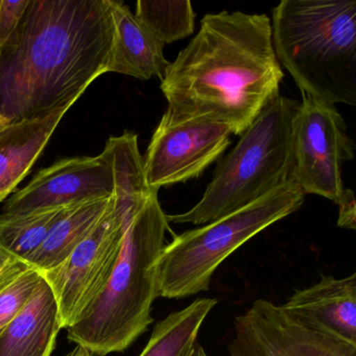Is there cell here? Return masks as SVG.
Segmentation results:
<instances>
[{
  "instance_id": "obj_21",
  "label": "cell",
  "mask_w": 356,
  "mask_h": 356,
  "mask_svg": "<svg viewBox=\"0 0 356 356\" xmlns=\"http://www.w3.org/2000/svg\"><path fill=\"white\" fill-rule=\"evenodd\" d=\"M41 280L39 270L29 268L0 293V331L26 307Z\"/></svg>"
},
{
  "instance_id": "obj_26",
  "label": "cell",
  "mask_w": 356,
  "mask_h": 356,
  "mask_svg": "<svg viewBox=\"0 0 356 356\" xmlns=\"http://www.w3.org/2000/svg\"><path fill=\"white\" fill-rule=\"evenodd\" d=\"M188 356H208L207 353H206L205 350H204V348L202 347L201 345H199V343H197V345L193 347V349L191 350V353H189Z\"/></svg>"
},
{
  "instance_id": "obj_1",
  "label": "cell",
  "mask_w": 356,
  "mask_h": 356,
  "mask_svg": "<svg viewBox=\"0 0 356 356\" xmlns=\"http://www.w3.org/2000/svg\"><path fill=\"white\" fill-rule=\"evenodd\" d=\"M113 40L109 0H30L0 45V128L76 103L108 72Z\"/></svg>"
},
{
  "instance_id": "obj_5",
  "label": "cell",
  "mask_w": 356,
  "mask_h": 356,
  "mask_svg": "<svg viewBox=\"0 0 356 356\" xmlns=\"http://www.w3.org/2000/svg\"><path fill=\"white\" fill-rule=\"evenodd\" d=\"M299 103L279 93L216 166L202 199L172 224L202 226L220 220L291 180L293 120Z\"/></svg>"
},
{
  "instance_id": "obj_15",
  "label": "cell",
  "mask_w": 356,
  "mask_h": 356,
  "mask_svg": "<svg viewBox=\"0 0 356 356\" xmlns=\"http://www.w3.org/2000/svg\"><path fill=\"white\" fill-rule=\"evenodd\" d=\"M61 330L55 296L42 277L26 307L0 331V356H51Z\"/></svg>"
},
{
  "instance_id": "obj_12",
  "label": "cell",
  "mask_w": 356,
  "mask_h": 356,
  "mask_svg": "<svg viewBox=\"0 0 356 356\" xmlns=\"http://www.w3.org/2000/svg\"><path fill=\"white\" fill-rule=\"evenodd\" d=\"M281 307L303 324L356 345L355 273L345 278L322 275Z\"/></svg>"
},
{
  "instance_id": "obj_10",
  "label": "cell",
  "mask_w": 356,
  "mask_h": 356,
  "mask_svg": "<svg viewBox=\"0 0 356 356\" xmlns=\"http://www.w3.org/2000/svg\"><path fill=\"white\" fill-rule=\"evenodd\" d=\"M231 356H356V345L307 326L268 300L234 322Z\"/></svg>"
},
{
  "instance_id": "obj_4",
  "label": "cell",
  "mask_w": 356,
  "mask_h": 356,
  "mask_svg": "<svg viewBox=\"0 0 356 356\" xmlns=\"http://www.w3.org/2000/svg\"><path fill=\"white\" fill-rule=\"evenodd\" d=\"M272 15L277 59L302 95L355 106V0H283Z\"/></svg>"
},
{
  "instance_id": "obj_13",
  "label": "cell",
  "mask_w": 356,
  "mask_h": 356,
  "mask_svg": "<svg viewBox=\"0 0 356 356\" xmlns=\"http://www.w3.org/2000/svg\"><path fill=\"white\" fill-rule=\"evenodd\" d=\"M74 102L32 120L0 128V203L26 178Z\"/></svg>"
},
{
  "instance_id": "obj_25",
  "label": "cell",
  "mask_w": 356,
  "mask_h": 356,
  "mask_svg": "<svg viewBox=\"0 0 356 356\" xmlns=\"http://www.w3.org/2000/svg\"><path fill=\"white\" fill-rule=\"evenodd\" d=\"M64 356H97V354L91 352L90 350L86 349V348L81 347V346H76L72 351L68 352Z\"/></svg>"
},
{
  "instance_id": "obj_7",
  "label": "cell",
  "mask_w": 356,
  "mask_h": 356,
  "mask_svg": "<svg viewBox=\"0 0 356 356\" xmlns=\"http://www.w3.org/2000/svg\"><path fill=\"white\" fill-rule=\"evenodd\" d=\"M132 218H127L116 207L113 197L95 230L70 257L41 273L55 296L62 330L82 320L107 286Z\"/></svg>"
},
{
  "instance_id": "obj_9",
  "label": "cell",
  "mask_w": 356,
  "mask_h": 356,
  "mask_svg": "<svg viewBox=\"0 0 356 356\" xmlns=\"http://www.w3.org/2000/svg\"><path fill=\"white\" fill-rule=\"evenodd\" d=\"M231 135L216 120H172L164 113L143 157L147 186L158 193L201 176L228 149Z\"/></svg>"
},
{
  "instance_id": "obj_22",
  "label": "cell",
  "mask_w": 356,
  "mask_h": 356,
  "mask_svg": "<svg viewBox=\"0 0 356 356\" xmlns=\"http://www.w3.org/2000/svg\"><path fill=\"white\" fill-rule=\"evenodd\" d=\"M30 0H0V45L15 32L22 22Z\"/></svg>"
},
{
  "instance_id": "obj_19",
  "label": "cell",
  "mask_w": 356,
  "mask_h": 356,
  "mask_svg": "<svg viewBox=\"0 0 356 356\" xmlns=\"http://www.w3.org/2000/svg\"><path fill=\"white\" fill-rule=\"evenodd\" d=\"M70 207L0 214V250L12 258L24 261L42 245Z\"/></svg>"
},
{
  "instance_id": "obj_20",
  "label": "cell",
  "mask_w": 356,
  "mask_h": 356,
  "mask_svg": "<svg viewBox=\"0 0 356 356\" xmlns=\"http://www.w3.org/2000/svg\"><path fill=\"white\" fill-rule=\"evenodd\" d=\"M134 15L163 45L187 38L195 32V13L188 0H139Z\"/></svg>"
},
{
  "instance_id": "obj_27",
  "label": "cell",
  "mask_w": 356,
  "mask_h": 356,
  "mask_svg": "<svg viewBox=\"0 0 356 356\" xmlns=\"http://www.w3.org/2000/svg\"><path fill=\"white\" fill-rule=\"evenodd\" d=\"M13 259H15V258H12L11 256L8 255L7 253L0 250V268H3L8 262Z\"/></svg>"
},
{
  "instance_id": "obj_6",
  "label": "cell",
  "mask_w": 356,
  "mask_h": 356,
  "mask_svg": "<svg viewBox=\"0 0 356 356\" xmlns=\"http://www.w3.org/2000/svg\"><path fill=\"white\" fill-rule=\"evenodd\" d=\"M304 197L291 180L220 220L175 235L158 260L160 297L183 299L208 291L227 257L270 225L298 211Z\"/></svg>"
},
{
  "instance_id": "obj_11",
  "label": "cell",
  "mask_w": 356,
  "mask_h": 356,
  "mask_svg": "<svg viewBox=\"0 0 356 356\" xmlns=\"http://www.w3.org/2000/svg\"><path fill=\"white\" fill-rule=\"evenodd\" d=\"M114 195L113 172L103 155L59 160L41 170L3 206L5 213L67 207Z\"/></svg>"
},
{
  "instance_id": "obj_16",
  "label": "cell",
  "mask_w": 356,
  "mask_h": 356,
  "mask_svg": "<svg viewBox=\"0 0 356 356\" xmlns=\"http://www.w3.org/2000/svg\"><path fill=\"white\" fill-rule=\"evenodd\" d=\"M114 195L70 206L54 226L42 245L24 262L31 268L47 272L65 261L70 254L95 230Z\"/></svg>"
},
{
  "instance_id": "obj_23",
  "label": "cell",
  "mask_w": 356,
  "mask_h": 356,
  "mask_svg": "<svg viewBox=\"0 0 356 356\" xmlns=\"http://www.w3.org/2000/svg\"><path fill=\"white\" fill-rule=\"evenodd\" d=\"M339 218L337 226L339 228L355 230L356 229V201L351 189H343L339 203Z\"/></svg>"
},
{
  "instance_id": "obj_18",
  "label": "cell",
  "mask_w": 356,
  "mask_h": 356,
  "mask_svg": "<svg viewBox=\"0 0 356 356\" xmlns=\"http://www.w3.org/2000/svg\"><path fill=\"white\" fill-rule=\"evenodd\" d=\"M216 304V299L200 298L187 307L168 314L154 327L139 356H188L197 343L204 321Z\"/></svg>"
},
{
  "instance_id": "obj_14",
  "label": "cell",
  "mask_w": 356,
  "mask_h": 356,
  "mask_svg": "<svg viewBox=\"0 0 356 356\" xmlns=\"http://www.w3.org/2000/svg\"><path fill=\"white\" fill-rule=\"evenodd\" d=\"M109 1L114 40L108 72L143 81L154 76L161 80L170 63L164 57V45L154 38L124 3Z\"/></svg>"
},
{
  "instance_id": "obj_24",
  "label": "cell",
  "mask_w": 356,
  "mask_h": 356,
  "mask_svg": "<svg viewBox=\"0 0 356 356\" xmlns=\"http://www.w3.org/2000/svg\"><path fill=\"white\" fill-rule=\"evenodd\" d=\"M29 268H31L26 262L18 259L11 260L3 268H0V293L7 289Z\"/></svg>"
},
{
  "instance_id": "obj_8",
  "label": "cell",
  "mask_w": 356,
  "mask_h": 356,
  "mask_svg": "<svg viewBox=\"0 0 356 356\" xmlns=\"http://www.w3.org/2000/svg\"><path fill=\"white\" fill-rule=\"evenodd\" d=\"M353 141L334 105L303 95L293 120L291 181L304 195H318L339 203L343 168L353 159Z\"/></svg>"
},
{
  "instance_id": "obj_3",
  "label": "cell",
  "mask_w": 356,
  "mask_h": 356,
  "mask_svg": "<svg viewBox=\"0 0 356 356\" xmlns=\"http://www.w3.org/2000/svg\"><path fill=\"white\" fill-rule=\"evenodd\" d=\"M166 216L158 193H152L127 225L107 286L84 318L66 329L68 341L106 356L126 351L147 330L160 297L158 260L170 230Z\"/></svg>"
},
{
  "instance_id": "obj_2",
  "label": "cell",
  "mask_w": 356,
  "mask_h": 356,
  "mask_svg": "<svg viewBox=\"0 0 356 356\" xmlns=\"http://www.w3.org/2000/svg\"><path fill=\"white\" fill-rule=\"evenodd\" d=\"M284 78L264 14H207L161 79L172 120L209 118L241 136Z\"/></svg>"
},
{
  "instance_id": "obj_17",
  "label": "cell",
  "mask_w": 356,
  "mask_h": 356,
  "mask_svg": "<svg viewBox=\"0 0 356 356\" xmlns=\"http://www.w3.org/2000/svg\"><path fill=\"white\" fill-rule=\"evenodd\" d=\"M102 155L113 172L115 205L126 213H136L147 197L157 193L147 186L138 136L127 131L120 136L110 137Z\"/></svg>"
}]
</instances>
